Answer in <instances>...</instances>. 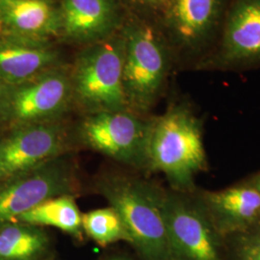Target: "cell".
Wrapping results in <instances>:
<instances>
[{
  "mask_svg": "<svg viewBox=\"0 0 260 260\" xmlns=\"http://www.w3.org/2000/svg\"><path fill=\"white\" fill-rule=\"evenodd\" d=\"M140 9L148 14H152L151 16L156 19L160 18L165 8L167 7L170 0H133Z\"/></svg>",
  "mask_w": 260,
  "mask_h": 260,
  "instance_id": "cell-20",
  "label": "cell"
},
{
  "mask_svg": "<svg viewBox=\"0 0 260 260\" xmlns=\"http://www.w3.org/2000/svg\"><path fill=\"white\" fill-rule=\"evenodd\" d=\"M203 121L185 102L173 103L150 120L148 169L162 173L173 190L189 194L207 170Z\"/></svg>",
  "mask_w": 260,
  "mask_h": 260,
  "instance_id": "cell-1",
  "label": "cell"
},
{
  "mask_svg": "<svg viewBox=\"0 0 260 260\" xmlns=\"http://www.w3.org/2000/svg\"><path fill=\"white\" fill-rule=\"evenodd\" d=\"M82 230L101 246L130 239L120 215L111 207L99 208L82 214Z\"/></svg>",
  "mask_w": 260,
  "mask_h": 260,
  "instance_id": "cell-18",
  "label": "cell"
},
{
  "mask_svg": "<svg viewBox=\"0 0 260 260\" xmlns=\"http://www.w3.org/2000/svg\"><path fill=\"white\" fill-rule=\"evenodd\" d=\"M48 243L41 226L0 222V260H39L47 252Z\"/></svg>",
  "mask_w": 260,
  "mask_h": 260,
  "instance_id": "cell-16",
  "label": "cell"
},
{
  "mask_svg": "<svg viewBox=\"0 0 260 260\" xmlns=\"http://www.w3.org/2000/svg\"><path fill=\"white\" fill-rule=\"evenodd\" d=\"M59 15L68 37L90 41L105 35L117 14L113 0H64Z\"/></svg>",
  "mask_w": 260,
  "mask_h": 260,
  "instance_id": "cell-15",
  "label": "cell"
},
{
  "mask_svg": "<svg viewBox=\"0 0 260 260\" xmlns=\"http://www.w3.org/2000/svg\"><path fill=\"white\" fill-rule=\"evenodd\" d=\"M112 260H124V259H112Z\"/></svg>",
  "mask_w": 260,
  "mask_h": 260,
  "instance_id": "cell-25",
  "label": "cell"
},
{
  "mask_svg": "<svg viewBox=\"0 0 260 260\" xmlns=\"http://www.w3.org/2000/svg\"><path fill=\"white\" fill-rule=\"evenodd\" d=\"M1 139H2V136L0 135V148H1Z\"/></svg>",
  "mask_w": 260,
  "mask_h": 260,
  "instance_id": "cell-24",
  "label": "cell"
},
{
  "mask_svg": "<svg viewBox=\"0 0 260 260\" xmlns=\"http://www.w3.org/2000/svg\"><path fill=\"white\" fill-rule=\"evenodd\" d=\"M55 52L41 40L10 36L0 40V81L18 86L49 71Z\"/></svg>",
  "mask_w": 260,
  "mask_h": 260,
  "instance_id": "cell-13",
  "label": "cell"
},
{
  "mask_svg": "<svg viewBox=\"0 0 260 260\" xmlns=\"http://www.w3.org/2000/svg\"><path fill=\"white\" fill-rule=\"evenodd\" d=\"M174 54L156 21L138 19L124 41L122 85L128 109L149 112L163 93Z\"/></svg>",
  "mask_w": 260,
  "mask_h": 260,
  "instance_id": "cell-3",
  "label": "cell"
},
{
  "mask_svg": "<svg viewBox=\"0 0 260 260\" xmlns=\"http://www.w3.org/2000/svg\"><path fill=\"white\" fill-rule=\"evenodd\" d=\"M197 201L221 237L246 233L260 223V193L250 180L219 191H205Z\"/></svg>",
  "mask_w": 260,
  "mask_h": 260,
  "instance_id": "cell-12",
  "label": "cell"
},
{
  "mask_svg": "<svg viewBox=\"0 0 260 260\" xmlns=\"http://www.w3.org/2000/svg\"><path fill=\"white\" fill-rule=\"evenodd\" d=\"M12 221L41 228L53 226L76 237L83 233L82 214L75 203V196H60L49 199Z\"/></svg>",
  "mask_w": 260,
  "mask_h": 260,
  "instance_id": "cell-17",
  "label": "cell"
},
{
  "mask_svg": "<svg viewBox=\"0 0 260 260\" xmlns=\"http://www.w3.org/2000/svg\"><path fill=\"white\" fill-rule=\"evenodd\" d=\"M9 89L10 86L0 81V117H1V114L3 111L5 103H6V100H7Z\"/></svg>",
  "mask_w": 260,
  "mask_h": 260,
  "instance_id": "cell-21",
  "label": "cell"
},
{
  "mask_svg": "<svg viewBox=\"0 0 260 260\" xmlns=\"http://www.w3.org/2000/svg\"><path fill=\"white\" fill-rule=\"evenodd\" d=\"M71 144L69 129L61 120L8 130L1 139L0 180L72 152Z\"/></svg>",
  "mask_w": 260,
  "mask_h": 260,
  "instance_id": "cell-11",
  "label": "cell"
},
{
  "mask_svg": "<svg viewBox=\"0 0 260 260\" xmlns=\"http://www.w3.org/2000/svg\"><path fill=\"white\" fill-rule=\"evenodd\" d=\"M243 234L239 245L240 260H260V223Z\"/></svg>",
  "mask_w": 260,
  "mask_h": 260,
  "instance_id": "cell-19",
  "label": "cell"
},
{
  "mask_svg": "<svg viewBox=\"0 0 260 260\" xmlns=\"http://www.w3.org/2000/svg\"><path fill=\"white\" fill-rule=\"evenodd\" d=\"M231 0H170L157 24L175 62L196 70L211 53Z\"/></svg>",
  "mask_w": 260,
  "mask_h": 260,
  "instance_id": "cell-4",
  "label": "cell"
},
{
  "mask_svg": "<svg viewBox=\"0 0 260 260\" xmlns=\"http://www.w3.org/2000/svg\"><path fill=\"white\" fill-rule=\"evenodd\" d=\"M73 152L0 180V222L12 221L49 199L79 193Z\"/></svg>",
  "mask_w": 260,
  "mask_h": 260,
  "instance_id": "cell-5",
  "label": "cell"
},
{
  "mask_svg": "<svg viewBox=\"0 0 260 260\" xmlns=\"http://www.w3.org/2000/svg\"><path fill=\"white\" fill-rule=\"evenodd\" d=\"M0 19L15 36L32 40L61 29L60 15L45 0H0Z\"/></svg>",
  "mask_w": 260,
  "mask_h": 260,
  "instance_id": "cell-14",
  "label": "cell"
},
{
  "mask_svg": "<svg viewBox=\"0 0 260 260\" xmlns=\"http://www.w3.org/2000/svg\"><path fill=\"white\" fill-rule=\"evenodd\" d=\"M150 120L129 109L90 113L80 124L79 137L87 147L121 164L148 169Z\"/></svg>",
  "mask_w": 260,
  "mask_h": 260,
  "instance_id": "cell-7",
  "label": "cell"
},
{
  "mask_svg": "<svg viewBox=\"0 0 260 260\" xmlns=\"http://www.w3.org/2000/svg\"><path fill=\"white\" fill-rule=\"evenodd\" d=\"M259 68L260 0H231L217 44L196 71L238 73Z\"/></svg>",
  "mask_w": 260,
  "mask_h": 260,
  "instance_id": "cell-8",
  "label": "cell"
},
{
  "mask_svg": "<svg viewBox=\"0 0 260 260\" xmlns=\"http://www.w3.org/2000/svg\"><path fill=\"white\" fill-rule=\"evenodd\" d=\"M250 182L255 187V189L260 193V172L257 175H255L254 177L251 178Z\"/></svg>",
  "mask_w": 260,
  "mask_h": 260,
  "instance_id": "cell-23",
  "label": "cell"
},
{
  "mask_svg": "<svg viewBox=\"0 0 260 260\" xmlns=\"http://www.w3.org/2000/svg\"><path fill=\"white\" fill-rule=\"evenodd\" d=\"M124 43L104 42L80 57L71 77L73 96L89 114L128 109L122 85ZM130 110V109H129Z\"/></svg>",
  "mask_w": 260,
  "mask_h": 260,
  "instance_id": "cell-6",
  "label": "cell"
},
{
  "mask_svg": "<svg viewBox=\"0 0 260 260\" xmlns=\"http://www.w3.org/2000/svg\"><path fill=\"white\" fill-rule=\"evenodd\" d=\"M161 205L173 260H222L221 236L197 199L161 189Z\"/></svg>",
  "mask_w": 260,
  "mask_h": 260,
  "instance_id": "cell-9",
  "label": "cell"
},
{
  "mask_svg": "<svg viewBox=\"0 0 260 260\" xmlns=\"http://www.w3.org/2000/svg\"><path fill=\"white\" fill-rule=\"evenodd\" d=\"M10 36H15L8 27L4 24V22L0 19V40L3 38L10 37Z\"/></svg>",
  "mask_w": 260,
  "mask_h": 260,
  "instance_id": "cell-22",
  "label": "cell"
},
{
  "mask_svg": "<svg viewBox=\"0 0 260 260\" xmlns=\"http://www.w3.org/2000/svg\"><path fill=\"white\" fill-rule=\"evenodd\" d=\"M71 77L49 70L18 86L10 87L0 117L7 131L33 123L58 121L73 99Z\"/></svg>",
  "mask_w": 260,
  "mask_h": 260,
  "instance_id": "cell-10",
  "label": "cell"
},
{
  "mask_svg": "<svg viewBox=\"0 0 260 260\" xmlns=\"http://www.w3.org/2000/svg\"><path fill=\"white\" fill-rule=\"evenodd\" d=\"M96 192L121 217L130 243L146 260H173L162 212L161 188L119 172L103 173Z\"/></svg>",
  "mask_w": 260,
  "mask_h": 260,
  "instance_id": "cell-2",
  "label": "cell"
}]
</instances>
